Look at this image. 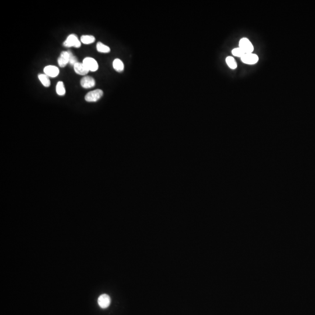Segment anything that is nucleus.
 <instances>
[{
  "instance_id": "10",
  "label": "nucleus",
  "mask_w": 315,
  "mask_h": 315,
  "mask_svg": "<svg viewBox=\"0 0 315 315\" xmlns=\"http://www.w3.org/2000/svg\"><path fill=\"white\" fill-rule=\"evenodd\" d=\"M69 52L68 51H62L61 53L59 58L58 59V63H59L60 67H65V65L69 63Z\"/></svg>"
},
{
  "instance_id": "12",
  "label": "nucleus",
  "mask_w": 315,
  "mask_h": 315,
  "mask_svg": "<svg viewBox=\"0 0 315 315\" xmlns=\"http://www.w3.org/2000/svg\"><path fill=\"white\" fill-rule=\"evenodd\" d=\"M38 78L41 81V84L43 86L45 87H49L50 86V80L49 77L46 74H39L38 75Z\"/></svg>"
},
{
  "instance_id": "2",
  "label": "nucleus",
  "mask_w": 315,
  "mask_h": 315,
  "mask_svg": "<svg viewBox=\"0 0 315 315\" xmlns=\"http://www.w3.org/2000/svg\"><path fill=\"white\" fill-rule=\"evenodd\" d=\"M239 47L244 51L245 54L252 53L254 50V47L251 41L246 37H243L239 41Z\"/></svg>"
},
{
  "instance_id": "1",
  "label": "nucleus",
  "mask_w": 315,
  "mask_h": 315,
  "mask_svg": "<svg viewBox=\"0 0 315 315\" xmlns=\"http://www.w3.org/2000/svg\"><path fill=\"white\" fill-rule=\"evenodd\" d=\"M103 92L101 89H96L89 92L85 96V99L88 102H95L100 99L103 96Z\"/></svg>"
},
{
  "instance_id": "4",
  "label": "nucleus",
  "mask_w": 315,
  "mask_h": 315,
  "mask_svg": "<svg viewBox=\"0 0 315 315\" xmlns=\"http://www.w3.org/2000/svg\"><path fill=\"white\" fill-rule=\"evenodd\" d=\"M241 61L245 64L253 65L256 64L258 62L259 57L256 54L247 53L242 56Z\"/></svg>"
},
{
  "instance_id": "16",
  "label": "nucleus",
  "mask_w": 315,
  "mask_h": 315,
  "mask_svg": "<svg viewBox=\"0 0 315 315\" xmlns=\"http://www.w3.org/2000/svg\"><path fill=\"white\" fill-rule=\"evenodd\" d=\"M226 63L231 69H235L237 68V63L235 59L231 56H228L226 58Z\"/></svg>"
},
{
  "instance_id": "14",
  "label": "nucleus",
  "mask_w": 315,
  "mask_h": 315,
  "mask_svg": "<svg viewBox=\"0 0 315 315\" xmlns=\"http://www.w3.org/2000/svg\"><path fill=\"white\" fill-rule=\"evenodd\" d=\"M96 49L100 53H108L110 51V49L109 47L106 46L104 44H103L101 42H98L96 45Z\"/></svg>"
},
{
  "instance_id": "9",
  "label": "nucleus",
  "mask_w": 315,
  "mask_h": 315,
  "mask_svg": "<svg viewBox=\"0 0 315 315\" xmlns=\"http://www.w3.org/2000/svg\"><path fill=\"white\" fill-rule=\"evenodd\" d=\"M74 69L75 72L81 75H87L89 73V70L87 69V67L82 63H77L74 66Z\"/></svg>"
},
{
  "instance_id": "17",
  "label": "nucleus",
  "mask_w": 315,
  "mask_h": 315,
  "mask_svg": "<svg viewBox=\"0 0 315 315\" xmlns=\"http://www.w3.org/2000/svg\"><path fill=\"white\" fill-rule=\"evenodd\" d=\"M232 54L234 55V56H236V57H242V56L243 55H245V53H244V51L242 50V49L240 48V47H238V48H235L233 49L232 50Z\"/></svg>"
},
{
  "instance_id": "15",
  "label": "nucleus",
  "mask_w": 315,
  "mask_h": 315,
  "mask_svg": "<svg viewBox=\"0 0 315 315\" xmlns=\"http://www.w3.org/2000/svg\"><path fill=\"white\" fill-rule=\"evenodd\" d=\"M56 92L60 96H64L65 93V89L64 83L62 81L57 82L56 85Z\"/></svg>"
},
{
  "instance_id": "8",
  "label": "nucleus",
  "mask_w": 315,
  "mask_h": 315,
  "mask_svg": "<svg viewBox=\"0 0 315 315\" xmlns=\"http://www.w3.org/2000/svg\"><path fill=\"white\" fill-rule=\"evenodd\" d=\"M81 85L83 88L86 89L91 88L95 85V81L94 78L91 77L86 76L81 79Z\"/></svg>"
},
{
  "instance_id": "5",
  "label": "nucleus",
  "mask_w": 315,
  "mask_h": 315,
  "mask_svg": "<svg viewBox=\"0 0 315 315\" xmlns=\"http://www.w3.org/2000/svg\"><path fill=\"white\" fill-rule=\"evenodd\" d=\"M84 64L89 71L95 72L98 69V64L95 60L91 57H86L83 60Z\"/></svg>"
},
{
  "instance_id": "13",
  "label": "nucleus",
  "mask_w": 315,
  "mask_h": 315,
  "mask_svg": "<svg viewBox=\"0 0 315 315\" xmlns=\"http://www.w3.org/2000/svg\"><path fill=\"white\" fill-rule=\"evenodd\" d=\"M95 41V37L92 35H82L81 37V41L85 45L93 43Z\"/></svg>"
},
{
  "instance_id": "6",
  "label": "nucleus",
  "mask_w": 315,
  "mask_h": 315,
  "mask_svg": "<svg viewBox=\"0 0 315 315\" xmlns=\"http://www.w3.org/2000/svg\"><path fill=\"white\" fill-rule=\"evenodd\" d=\"M44 73L48 77L52 78L56 77L59 74L60 70L58 67L54 65H48L44 69Z\"/></svg>"
},
{
  "instance_id": "3",
  "label": "nucleus",
  "mask_w": 315,
  "mask_h": 315,
  "mask_svg": "<svg viewBox=\"0 0 315 315\" xmlns=\"http://www.w3.org/2000/svg\"><path fill=\"white\" fill-rule=\"evenodd\" d=\"M63 45L67 47H74L76 48H79L81 46V41L78 40V37L74 34H71L69 35L67 39L63 43Z\"/></svg>"
},
{
  "instance_id": "11",
  "label": "nucleus",
  "mask_w": 315,
  "mask_h": 315,
  "mask_svg": "<svg viewBox=\"0 0 315 315\" xmlns=\"http://www.w3.org/2000/svg\"><path fill=\"white\" fill-rule=\"evenodd\" d=\"M113 67L114 69L119 73L122 72L124 69L123 63L122 62V61L121 60H120L119 59H116L114 60L113 62Z\"/></svg>"
},
{
  "instance_id": "7",
  "label": "nucleus",
  "mask_w": 315,
  "mask_h": 315,
  "mask_svg": "<svg viewBox=\"0 0 315 315\" xmlns=\"http://www.w3.org/2000/svg\"><path fill=\"white\" fill-rule=\"evenodd\" d=\"M110 298L107 294H102L99 297L98 302L99 306L102 309H106L109 306L110 304Z\"/></svg>"
},
{
  "instance_id": "18",
  "label": "nucleus",
  "mask_w": 315,
  "mask_h": 315,
  "mask_svg": "<svg viewBox=\"0 0 315 315\" xmlns=\"http://www.w3.org/2000/svg\"><path fill=\"white\" fill-rule=\"evenodd\" d=\"M69 52V63L71 65H73L74 66V65L76 64L77 62V59L76 57H75L73 53L69 51H67Z\"/></svg>"
}]
</instances>
